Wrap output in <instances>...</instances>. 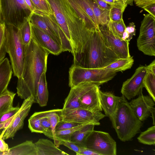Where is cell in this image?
<instances>
[{
  "label": "cell",
  "instance_id": "obj_10",
  "mask_svg": "<svg viewBox=\"0 0 155 155\" xmlns=\"http://www.w3.org/2000/svg\"><path fill=\"white\" fill-rule=\"evenodd\" d=\"M61 120L81 124H100L99 121L106 116L101 111H93L82 108L61 109Z\"/></svg>",
  "mask_w": 155,
  "mask_h": 155
},
{
  "label": "cell",
  "instance_id": "obj_52",
  "mask_svg": "<svg viewBox=\"0 0 155 155\" xmlns=\"http://www.w3.org/2000/svg\"><path fill=\"white\" fill-rule=\"evenodd\" d=\"M134 1V0H124V4L127 5H133V1Z\"/></svg>",
  "mask_w": 155,
  "mask_h": 155
},
{
  "label": "cell",
  "instance_id": "obj_21",
  "mask_svg": "<svg viewBox=\"0 0 155 155\" xmlns=\"http://www.w3.org/2000/svg\"><path fill=\"white\" fill-rule=\"evenodd\" d=\"M37 155H67L50 140L41 138L34 143Z\"/></svg>",
  "mask_w": 155,
  "mask_h": 155
},
{
  "label": "cell",
  "instance_id": "obj_48",
  "mask_svg": "<svg viewBox=\"0 0 155 155\" xmlns=\"http://www.w3.org/2000/svg\"><path fill=\"white\" fill-rule=\"evenodd\" d=\"M97 5L101 8L107 10H110L111 6L102 0H94Z\"/></svg>",
  "mask_w": 155,
  "mask_h": 155
},
{
  "label": "cell",
  "instance_id": "obj_25",
  "mask_svg": "<svg viewBox=\"0 0 155 155\" xmlns=\"http://www.w3.org/2000/svg\"><path fill=\"white\" fill-rule=\"evenodd\" d=\"M46 72H44L40 77L37 91V103L41 107L46 106L48 101V92Z\"/></svg>",
  "mask_w": 155,
  "mask_h": 155
},
{
  "label": "cell",
  "instance_id": "obj_29",
  "mask_svg": "<svg viewBox=\"0 0 155 155\" xmlns=\"http://www.w3.org/2000/svg\"><path fill=\"white\" fill-rule=\"evenodd\" d=\"M16 94L8 90L0 96V115L12 107Z\"/></svg>",
  "mask_w": 155,
  "mask_h": 155
},
{
  "label": "cell",
  "instance_id": "obj_6",
  "mask_svg": "<svg viewBox=\"0 0 155 155\" xmlns=\"http://www.w3.org/2000/svg\"><path fill=\"white\" fill-rule=\"evenodd\" d=\"M117 72L102 68H87L73 64L69 71V85L72 88L81 83L91 82L99 86L112 79Z\"/></svg>",
  "mask_w": 155,
  "mask_h": 155
},
{
  "label": "cell",
  "instance_id": "obj_34",
  "mask_svg": "<svg viewBox=\"0 0 155 155\" xmlns=\"http://www.w3.org/2000/svg\"><path fill=\"white\" fill-rule=\"evenodd\" d=\"M41 118L34 113L28 120V127L31 132L43 134V130L41 126Z\"/></svg>",
  "mask_w": 155,
  "mask_h": 155
},
{
  "label": "cell",
  "instance_id": "obj_11",
  "mask_svg": "<svg viewBox=\"0 0 155 155\" xmlns=\"http://www.w3.org/2000/svg\"><path fill=\"white\" fill-rule=\"evenodd\" d=\"M146 73L145 66L138 67L132 77L123 82L121 90L122 95L130 100L142 93L144 87L143 80Z\"/></svg>",
  "mask_w": 155,
  "mask_h": 155
},
{
  "label": "cell",
  "instance_id": "obj_55",
  "mask_svg": "<svg viewBox=\"0 0 155 155\" xmlns=\"http://www.w3.org/2000/svg\"><path fill=\"white\" fill-rule=\"evenodd\" d=\"M120 0V1L121 2H123L124 3V0Z\"/></svg>",
  "mask_w": 155,
  "mask_h": 155
},
{
  "label": "cell",
  "instance_id": "obj_19",
  "mask_svg": "<svg viewBox=\"0 0 155 155\" xmlns=\"http://www.w3.org/2000/svg\"><path fill=\"white\" fill-rule=\"evenodd\" d=\"M101 106L106 116L110 117L117 108L119 97L114 95L111 92H104L99 91Z\"/></svg>",
  "mask_w": 155,
  "mask_h": 155
},
{
  "label": "cell",
  "instance_id": "obj_22",
  "mask_svg": "<svg viewBox=\"0 0 155 155\" xmlns=\"http://www.w3.org/2000/svg\"><path fill=\"white\" fill-rule=\"evenodd\" d=\"M13 73L11 65L6 58L0 62V96L8 90Z\"/></svg>",
  "mask_w": 155,
  "mask_h": 155
},
{
  "label": "cell",
  "instance_id": "obj_30",
  "mask_svg": "<svg viewBox=\"0 0 155 155\" xmlns=\"http://www.w3.org/2000/svg\"><path fill=\"white\" fill-rule=\"evenodd\" d=\"M138 141L142 144L148 145H155V126H152L146 130L140 133L137 137Z\"/></svg>",
  "mask_w": 155,
  "mask_h": 155
},
{
  "label": "cell",
  "instance_id": "obj_33",
  "mask_svg": "<svg viewBox=\"0 0 155 155\" xmlns=\"http://www.w3.org/2000/svg\"><path fill=\"white\" fill-rule=\"evenodd\" d=\"M36 9L35 13L49 15L53 14L48 0H31Z\"/></svg>",
  "mask_w": 155,
  "mask_h": 155
},
{
  "label": "cell",
  "instance_id": "obj_7",
  "mask_svg": "<svg viewBox=\"0 0 155 155\" xmlns=\"http://www.w3.org/2000/svg\"><path fill=\"white\" fill-rule=\"evenodd\" d=\"M0 23L19 28L28 20L32 13L25 0H0Z\"/></svg>",
  "mask_w": 155,
  "mask_h": 155
},
{
  "label": "cell",
  "instance_id": "obj_32",
  "mask_svg": "<svg viewBox=\"0 0 155 155\" xmlns=\"http://www.w3.org/2000/svg\"><path fill=\"white\" fill-rule=\"evenodd\" d=\"M23 43L26 47L30 43L32 39L31 23L29 19L19 28Z\"/></svg>",
  "mask_w": 155,
  "mask_h": 155
},
{
  "label": "cell",
  "instance_id": "obj_14",
  "mask_svg": "<svg viewBox=\"0 0 155 155\" xmlns=\"http://www.w3.org/2000/svg\"><path fill=\"white\" fill-rule=\"evenodd\" d=\"M31 25L32 39L39 46L54 55L62 52L61 46L54 39L36 26Z\"/></svg>",
  "mask_w": 155,
  "mask_h": 155
},
{
  "label": "cell",
  "instance_id": "obj_23",
  "mask_svg": "<svg viewBox=\"0 0 155 155\" xmlns=\"http://www.w3.org/2000/svg\"><path fill=\"white\" fill-rule=\"evenodd\" d=\"M0 155H37L34 143L32 140L25 142L0 152Z\"/></svg>",
  "mask_w": 155,
  "mask_h": 155
},
{
  "label": "cell",
  "instance_id": "obj_46",
  "mask_svg": "<svg viewBox=\"0 0 155 155\" xmlns=\"http://www.w3.org/2000/svg\"><path fill=\"white\" fill-rule=\"evenodd\" d=\"M78 155H100L98 153L89 149L80 147V151Z\"/></svg>",
  "mask_w": 155,
  "mask_h": 155
},
{
  "label": "cell",
  "instance_id": "obj_45",
  "mask_svg": "<svg viewBox=\"0 0 155 155\" xmlns=\"http://www.w3.org/2000/svg\"><path fill=\"white\" fill-rule=\"evenodd\" d=\"M134 2L137 6L142 8L150 5L155 4V0H134Z\"/></svg>",
  "mask_w": 155,
  "mask_h": 155
},
{
  "label": "cell",
  "instance_id": "obj_47",
  "mask_svg": "<svg viewBox=\"0 0 155 155\" xmlns=\"http://www.w3.org/2000/svg\"><path fill=\"white\" fill-rule=\"evenodd\" d=\"M4 133V132H2L0 135V152L6 151L9 149L8 144L5 143L2 138Z\"/></svg>",
  "mask_w": 155,
  "mask_h": 155
},
{
  "label": "cell",
  "instance_id": "obj_51",
  "mask_svg": "<svg viewBox=\"0 0 155 155\" xmlns=\"http://www.w3.org/2000/svg\"><path fill=\"white\" fill-rule=\"evenodd\" d=\"M25 1L31 12H36V9L31 0H25Z\"/></svg>",
  "mask_w": 155,
  "mask_h": 155
},
{
  "label": "cell",
  "instance_id": "obj_31",
  "mask_svg": "<svg viewBox=\"0 0 155 155\" xmlns=\"http://www.w3.org/2000/svg\"><path fill=\"white\" fill-rule=\"evenodd\" d=\"M143 84L144 87L155 102V74L147 71L143 79Z\"/></svg>",
  "mask_w": 155,
  "mask_h": 155
},
{
  "label": "cell",
  "instance_id": "obj_1",
  "mask_svg": "<svg viewBox=\"0 0 155 155\" xmlns=\"http://www.w3.org/2000/svg\"><path fill=\"white\" fill-rule=\"evenodd\" d=\"M49 53L39 46L32 39L25 47L23 70L18 78L16 87L18 96L25 100L31 96L37 103L38 83L42 74L47 69L48 57Z\"/></svg>",
  "mask_w": 155,
  "mask_h": 155
},
{
  "label": "cell",
  "instance_id": "obj_15",
  "mask_svg": "<svg viewBox=\"0 0 155 155\" xmlns=\"http://www.w3.org/2000/svg\"><path fill=\"white\" fill-rule=\"evenodd\" d=\"M129 104L135 115L142 122L146 120L155 109V102L152 98L150 95H143L142 93Z\"/></svg>",
  "mask_w": 155,
  "mask_h": 155
},
{
  "label": "cell",
  "instance_id": "obj_3",
  "mask_svg": "<svg viewBox=\"0 0 155 155\" xmlns=\"http://www.w3.org/2000/svg\"><path fill=\"white\" fill-rule=\"evenodd\" d=\"M109 118L118 138L123 142L131 141L143 126L123 95L119 97L116 110Z\"/></svg>",
  "mask_w": 155,
  "mask_h": 155
},
{
  "label": "cell",
  "instance_id": "obj_12",
  "mask_svg": "<svg viewBox=\"0 0 155 155\" xmlns=\"http://www.w3.org/2000/svg\"><path fill=\"white\" fill-rule=\"evenodd\" d=\"M99 26L111 48L119 58H127L131 56L129 50V41L122 39L107 25Z\"/></svg>",
  "mask_w": 155,
  "mask_h": 155
},
{
  "label": "cell",
  "instance_id": "obj_27",
  "mask_svg": "<svg viewBox=\"0 0 155 155\" xmlns=\"http://www.w3.org/2000/svg\"><path fill=\"white\" fill-rule=\"evenodd\" d=\"M87 0L93 10L97 25L100 26L107 25L109 20L110 10H107L101 8L94 0Z\"/></svg>",
  "mask_w": 155,
  "mask_h": 155
},
{
  "label": "cell",
  "instance_id": "obj_24",
  "mask_svg": "<svg viewBox=\"0 0 155 155\" xmlns=\"http://www.w3.org/2000/svg\"><path fill=\"white\" fill-rule=\"evenodd\" d=\"M61 109H53L34 113L40 118L46 117L48 119L51 124V130L54 138V143L58 148L60 145L59 141L56 136L55 128L57 124L61 120Z\"/></svg>",
  "mask_w": 155,
  "mask_h": 155
},
{
  "label": "cell",
  "instance_id": "obj_5",
  "mask_svg": "<svg viewBox=\"0 0 155 155\" xmlns=\"http://www.w3.org/2000/svg\"><path fill=\"white\" fill-rule=\"evenodd\" d=\"M5 24L7 53L10 57L14 76L18 78L23 70L25 46L23 43L19 28L12 25Z\"/></svg>",
  "mask_w": 155,
  "mask_h": 155
},
{
  "label": "cell",
  "instance_id": "obj_53",
  "mask_svg": "<svg viewBox=\"0 0 155 155\" xmlns=\"http://www.w3.org/2000/svg\"><path fill=\"white\" fill-rule=\"evenodd\" d=\"M5 122L0 123V130L3 129Z\"/></svg>",
  "mask_w": 155,
  "mask_h": 155
},
{
  "label": "cell",
  "instance_id": "obj_54",
  "mask_svg": "<svg viewBox=\"0 0 155 155\" xmlns=\"http://www.w3.org/2000/svg\"><path fill=\"white\" fill-rule=\"evenodd\" d=\"M1 2L0 1V23L1 21Z\"/></svg>",
  "mask_w": 155,
  "mask_h": 155
},
{
  "label": "cell",
  "instance_id": "obj_17",
  "mask_svg": "<svg viewBox=\"0 0 155 155\" xmlns=\"http://www.w3.org/2000/svg\"><path fill=\"white\" fill-rule=\"evenodd\" d=\"M99 87L93 83L83 93L78 100L81 108L93 111L103 110L100 102Z\"/></svg>",
  "mask_w": 155,
  "mask_h": 155
},
{
  "label": "cell",
  "instance_id": "obj_13",
  "mask_svg": "<svg viewBox=\"0 0 155 155\" xmlns=\"http://www.w3.org/2000/svg\"><path fill=\"white\" fill-rule=\"evenodd\" d=\"M34 103V102L32 96L24 100L19 110L5 131L2 137L3 139L13 138L17 131L23 128L24 120Z\"/></svg>",
  "mask_w": 155,
  "mask_h": 155
},
{
  "label": "cell",
  "instance_id": "obj_37",
  "mask_svg": "<svg viewBox=\"0 0 155 155\" xmlns=\"http://www.w3.org/2000/svg\"><path fill=\"white\" fill-rule=\"evenodd\" d=\"M86 124H82L68 129L56 131V137L58 140H70L71 137L73 133Z\"/></svg>",
  "mask_w": 155,
  "mask_h": 155
},
{
  "label": "cell",
  "instance_id": "obj_41",
  "mask_svg": "<svg viewBox=\"0 0 155 155\" xmlns=\"http://www.w3.org/2000/svg\"><path fill=\"white\" fill-rule=\"evenodd\" d=\"M136 29L134 23H130L124 32L122 39L124 40L130 41L134 35H135Z\"/></svg>",
  "mask_w": 155,
  "mask_h": 155
},
{
  "label": "cell",
  "instance_id": "obj_42",
  "mask_svg": "<svg viewBox=\"0 0 155 155\" xmlns=\"http://www.w3.org/2000/svg\"><path fill=\"white\" fill-rule=\"evenodd\" d=\"M19 107H12L0 115V123L5 122L15 115L18 111Z\"/></svg>",
  "mask_w": 155,
  "mask_h": 155
},
{
  "label": "cell",
  "instance_id": "obj_40",
  "mask_svg": "<svg viewBox=\"0 0 155 155\" xmlns=\"http://www.w3.org/2000/svg\"><path fill=\"white\" fill-rule=\"evenodd\" d=\"M81 124H82L61 120L57 124L56 127L55 131H58L65 130Z\"/></svg>",
  "mask_w": 155,
  "mask_h": 155
},
{
  "label": "cell",
  "instance_id": "obj_44",
  "mask_svg": "<svg viewBox=\"0 0 155 155\" xmlns=\"http://www.w3.org/2000/svg\"><path fill=\"white\" fill-rule=\"evenodd\" d=\"M112 7L120 8L124 11L127 6L119 0H102Z\"/></svg>",
  "mask_w": 155,
  "mask_h": 155
},
{
  "label": "cell",
  "instance_id": "obj_18",
  "mask_svg": "<svg viewBox=\"0 0 155 155\" xmlns=\"http://www.w3.org/2000/svg\"><path fill=\"white\" fill-rule=\"evenodd\" d=\"M93 83H82L71 88L69 94L65 100L62 109H72L81 108L78 102L79 99L83 93Z\"/></svg>",
  "mask_w": 155,
  "mask_h": 155
},
{
  "label": "cell",
  "instance_id": "obj_20",
  "mask_svg": "<svg viewBox=\"0 0 155 155\" xmlns=\"http://www.w3.org/2000/svg\"><path fill=\"white\" fill-rule=\"evenodd\" d=\"M29 19L32 25L41 29L54 39L61 47V41L56 35L51 25L41 14L32 12Z\"/></svg>",
  "mask_w": 155,
  "mask_h": 155
},
{
  "label": "cell",
  "instance_id": "obj_9",
  "mask_svg": "<svg viewBox=\"0 0 155 155\" xmlns=\"http://www.w3.org/2000/svg\"><path fill=\"white\" fill-rule=\"evenodd\" d=\"M84 147L92 150L100 155H116L115 141L107 132L93 130L87 138Z\"/></svg>",
  "mask_w": 155,
  "mask_h": 155
},
{
  "label": "cell",
  "instance_id": "obj_36",
  "mask_svg": "<svg viewBox=\"0 0 155 155\" xmlns=\"http://www.w3.org/2000/svg\"><path fill=\"white\" fill-rule=\"evenodd\" d=\"M6 41L5 24L0 23V62L5 58L7 53Z\"/></svg>",
  "mask_w": 155,
  "mask_h": 155
},
{
  "label": "cell",
  "instance_id": "obj_2",
  "mask_svg": "<svg viewBox=\"0 0 155 155\" xmlns=\"http://www.w3.org/2000/svg\"><path fill=\"white\" fill-rule=\"evenodd\" d=\"M111 48L99 26L92 31L81 54L73 64L87 68H102L119 58Z\"/></svg>",
  "mask_w": 155,
  "mask_h": 155
},
{
  "label": "cell",
  "instance_id": "obj_26",
  "mask_svg": "<svg viewBox=\"0 0 155 155\" xmlns=\"http://www.w3.org/2000/svg\"><path fill=\"white\" fill-rule=\"evenodd\" d=\"M95 125L87 124L81 128L75 131L71 135L70 140L80 147H84L86 139L90 134L94 130Z\"/></svg>",
  "mask_w": 155,
  "mask_h": 155
},
{
  "label": "cell",
  "instance_id": "obj_39",
  "mask_svg": "<svg viewBox=\"0 0 155 155\" xmlns=\"http://www.w3.org/2000/svg\"><path fill=\"white\" fill-rule=\"evenodd\" d=\"M124 11L122 9L112 6L110 10L109 20L114 21H117L123 19L122 15Z\"/></svg>",
  "mask_w": 155,
  "mask_h": 155
},
{
  "label": "cell",
  "instance_id": "obj_16",
  "mask_svg": "<svg viewBox=\"0 0 155 155\" xmlns=\"http://www.w3.org/2000/svg\"><path fill=\"white\" fill-rule=\"evenodd\" d=\"M67 0L88 28H96L99 26L87 0Z\"/></svg>",
  "mask_w": 155,
  "mask_h": 155
},
{
  "label": "cell",
  "instance_id": "obj_38",
  "mask_svg": "<svg viewBox=\"0 0 155 155\" xmlns=\"http://www.w3.org/2000/svg\"><path fill=\"white\" fill-rule=\"evenodd\" d=\"M40 120L43 130V134L46 137L54 140L51 124L48 119L46 117H42L41 118Z\"/></svg>",
  "mask_w": 155,
  "mask_h": 155
},
{
  "label": "cell",
  "instance_id": "obj_28",
  "mask_svg": "<svg viewBox=\"0 0 155 155\" xmlns=\"http://www.w3.org/2000/svg\"><path fill=\"white\" fill-rule=\"evenodd\" d=\"M134 61L133 56L120 58L104 68L116 72L122 71L130 69L134 64Z\"/></svg>",
  "mask_w": 155,
  "mask_h": 155
},
{
  "label": "cell",
  "instance_id": "obj_8",
  "mask_svg": "<svg viewBox=\"0 0 155 155\" xmlns=\"http://www.w3.org/2000/svg\"><path fill=\"white\" fill-rule=\"evenodd\" d=\"M137 46L144 54L155 56V18L149 14L141 22Z\"/></svg>",
  "mask_w": 155,
  "mask_h": 155
},
{
  "label": "cell",
  "instance_id": "obj_49",
  "mask_svg": "<svg viewBox=\"0 0 155 155\" xmlns=\"http://www.w3.org/2000/svg\"><path fill=\"white\" fill-rule=\"evenodd\" d=\"M149 14L155 18V4L150 5L143 8Z\"/></svg>",
  "mask_w": 155,
  "mask_h": 155
},
{
  "label": "cell",
  "instance_id": "obj_50",
  "mask_svg": "<svg viewBox=\"0 0 155 155\" xmlns=\"http://www.w3.org/2000/svg\"><path fill=\"white\" fill-rule=\"evenodd\" d=\"M147 71L155 74V60H154L149 65L145 66Z\"/></svg>",
  "mask_w": 155,
  "mask_h": 155
},
{
  "label": "cell",
  "instance_id": "obj_4",
  "mask_svg": "<svg viewBox=\"0 0 155 155\" xmlns=\"http://www.w3.org/2000/svg\"><path fill=\"white\" fill-rule=\"evenodd\" d=\"M69 28L74 63L81 54L84 45L94 28H88L67 0H59Z\"/></svg>",
  "mask_w": 155,
  "mask_h": 155
},
{
  "label": "cell",
  "instance_id": "obj_35",
  "mask_svg": "<svg viewBox=\"0 0 155 155\" xmlns=\"http://www.w3.org/2000/svg\"><path fill=\"white\" fill-rule=\"evenodd\" d=\"M107 25L112 31L122 38L123 34L126 28L123 19L117 21L109 20Z\"/></svg>",
  "mask_w": 155,
  "mask_h": 155
},
{
  "label": "cell",
  "instance_id": "obj_43",
  "mask_svg": "<svg viewBox=\"0 0 155 155\" xmlns=\"http://www.w3.org/2000/svg\"><path fill=\"white\" fill-rule=\"evenodd\" d=\"M59 145H63L71 150L75 152L77 155H78L80 149V147L74 142L71 140H58Z\"/></svg>",
  "mask_w": 155,
  "mask_h": 155
}]
</instances>
